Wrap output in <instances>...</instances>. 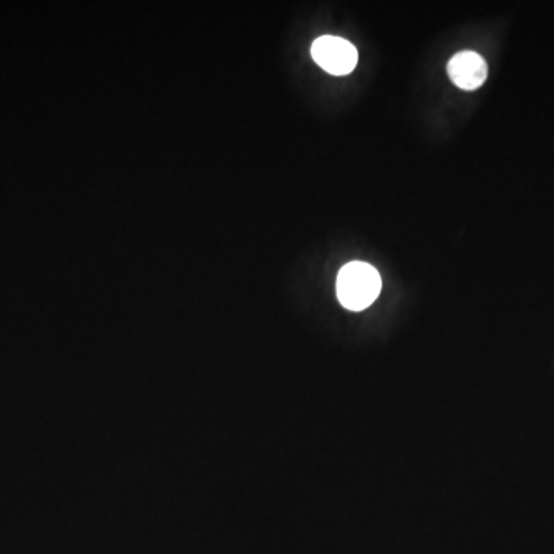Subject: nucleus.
<instances>
[{
  "instance_id": "f257e3e1",
  "label": "nucleus",
  "mask_w": 554,
  "mask_h": 554,
  "mask_svg": "<svg viewBox=\"0 0 554 554\" xmlns=\"http://www.w3.org/2000/svg\"><path fill=\"white\" fill-rule=\"evenodd\" d=\"M381 274L373 265L350 262L342 267L336 282L339 302L350 311H362L379 298Z\"/></svg>"
},
{
  "instance_id": "f03ea898",
  "label": "nucleus",
  "mask_w": 554,
  "mask_h": 554,
  "mask_svg": "<svg viewBox=\"0 0 554 554\" xmlns=\"http://www.w3.org/2000/svg\"><path fill=\"white\" fill-rule=\"evenodd\" d=\"M314 62L333 76H345L358 65V50L342 37L322 36L311 45Z\"/></svg>"
},
{
  "instance_id": "7ed1b4c3",
  "label": "nucleus",
  "mask_w": 554,
  "mask_h": 554,
  "mask_svg": "<svg viewBox=\"0 0 554 554\" xmlns=\"http://www.w3.org/2000/svg\"><path fill=\"white\" fill-rule=\"evenodd\" d=\"M447 71L453 84L465 91L478 90L488 76L487 62L474 51H461L451 57Z\"/></svg>"
}]
</instances>
